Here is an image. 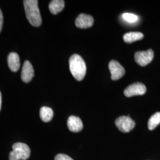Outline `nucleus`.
Segmentation results:
<instances>
[{
	"instance_id": "nucleus-1",
	"label": "nucleus",
	"mask_w": 160,
	"mask_h": 160,
	"mask_svg": "<svg viewBox=\"0 0 160 160\" xmlns=\"http://www.w3.org/2000/svg\"><path fill=\"white\" fill-rule=\"evenodd\" d=\"M23 4L29 23L34 27L40 26L42 24V17L38 7V1L24 0Z\"/></svg>"
},
{
	"instance_id": "nucleus-2",
	"label": "nucleus",
	"mask_w": 160,
	"mask_h": 160,
	"mask_svg": "<svg viewBox=\"0 0 160 160\" xmlns=\"http://www.w3.org/2000/svg\"><path fill=\"white\" fill-rule=\"evenodd\" d=\"M69 69L75 79L83 80L86 74V65L84 59L78 54L72 55L69 60Z\"/></svg>"
},
{
	"instance_id": "nucleus-3",
	"label": "nucleus",
	"mask_w": 160,
	"mask_h": 160,
	"mask_svg": "<svg viewBox=\"0 0 160 160\" xmlns=\"http://www.w3.org/2000/svg\"><path fill=\"white\" fill-rule=\"evenodd\" d=\"M12 151L9 154L10 160H26L30 157V149L26 143L17 142L12 147Z\"/></svg>"
},
{
	"instance_id": "nucleus-4",
	"label": "nucleus",
	"mask_w": 160,
	"mask_h": 160,
	"mask_svg": "<svg viewBox=\"0 0 160 160\" xmlns=\"http://www.w3.org/2000/svg\"><path fill=\"white\" fill-rule=\"evenodd\" d=\"M115 125L120 131L127 133L132 131L135 128V123L129 116H122L119 117L116 120Z\"/></svg>"
},
{
	"instance_id": "nucleus-5",
	"label": "nucleus",
	"mask_w": 160,
	"mask_h": 160,
	"mask_svg": "<svg viewBox=\"0 0 160 160\" xmlns=\"http://www.w3.org/2000/svg\"><path fill=\"white\" fill-rule=\"evenodd\" d=\"M135 60L140 66L145 67L151 62L154 58V52L152 49L146 51L137 52L135 54Z\"/></svg>"
},
{
	"instance_id": "nucleus-6",
	"label": "nucleus",
	"mask_w": 160,
	"mask_h": 160,
	"mask_svg": "<svg viewBox=\"0 0 160 160\" xmlns=\"http://www.w3.org/2000/svg\"><path fill=\"white\" fill-rule=\"evenodd\" d=\"M147 91L145 86L141 82H135L128 86L124 90V94L126 97H131L135 96L143 95Z\"/></svg>"
},
{
	"instance_id": "nucleus-7",
	"label": "nucleus",
	"mask_w": 160,
	"mask_h": 160,
	"mask_svg": "<svg viewBox=\"0 0 160 160\" xmlns=\"http://www.w3.org/2000/svg\"><path fill=\"white\" fill-rule=\"evenodd\" d=\"M109 68L111 73L112 80H119L125 74V68L118 61L112 60L109 63Z\"/></svg>"
},
{
	"instance_id": "nucleus-8",
	"label": "nucleus",
	"mask_w": 160,
	"mask_h": 160,
	"mask_svg": "<svg viewBox=\"0 0 160 160\" xmlns=\"http://www.w3.org/2000/svg\"><path fill=\"white\" fill-rule=\"evenodd\" d=\"M75 25L80 29H87L91 28L94 23V19L91 16L81 14L75 20Z\"/></svg>"
},
{
	"instance_id": "nucleus-9",
	"label": "nucleus",
	"mask_w": 160,
	"mask_h": 160,
	"mask_svg": "<svg viewBox=\"0 0 160 160\" xmlns=\"http://www.w3.org/2000/svg\"><path fill=\"white\" fill-rule=\"evenodd\" d=\"M34 77V69L29 61H26L23 64L21 73V78L23 82H29Z\"/></svg>"
},
{
	"instance_id": "nucleus-10",
	"label": "nucleus",
	"mask_w": 160,
	"mask_h": 160,
	"mask_svg": "<svg viewBox=\"0 0 160 160\" xmlns=\"http://www.w3.org/2000/svg\"><path fill=\"white\" fill-rule=\"evenodd\" d=\"M67 126L69 130L72 132H79L83 128L82 122L80 118L71 116L67 120Z\"/></svg>"
},
{
	"instance_id": "nucleus-11",
	"label": "nucleus",
	"mask_w": 160,
	"mask_h": 160,
	"mask_svg": "<svg viewBox=\"0 0 160 160\" xmlns=\"http://www.w3.org/2000/svg\"><path fill=\"white\" fill-rule=\"evenodd\" d=\"M8 65L12 72H17L20 67V58L17 53L12 52L8 56Z\"/></svg>"
},
{
	"instance_id": "nucleus-12",
	"label": "nucleus",
	"mask_w": 160,
	"mask_h": 160,
	"mask_svg": "<svg viewBox=\"0 0 160 160\" xmlns=\"http://www.w3.org/2000/svg\"><path fill=\"white\" fill-rule=\"evenodd\" d=\"M65 7V1L63 0L52 1L49 5V11L53 14H57L63 9Z\"/></svg>"
},
{
	"instance_id": "nucleus-13",
	"label": "nucleus",
	"mask_w": 160,
	"mask_h": 160,
	"mask_svg": "<svg viewBox=\"0 0 160 160\" xmlns=\"http://www.w3.org/2000/svg\"><path fill=\"white\" fill-rule=\"evenodd\" d=\"M123 40L128 43H131L143 38V34L141 32H129L123 35Z\"/></svg>"
},
{
	"instance_id": "nucleus-14",
	"label": "nucleus",
	"mask_w": 160,
	"mask_h": 160,
	"mask_svg": "<svg viewBox=\"0 0 160 160\" xmlns=\"http://www.w3.org/2000/svg\"><path fill=\"white\" fill-rule=\"evenodd\" d=\"M53 112L52 109L48 107H42L40 110V117L44 122H48L52 119Z\"/></svg>"
},
{
	"instance_id": "nucleus-15",
	"label": "nucleus",
	"mask_w": 160,
	"mask_h": 160,
	"mask_svg": "<svg viewBox=\"0 0 160 160\" xmlns=\"http://www.w3.org/2000/svg\"><path fill=\"white\" fill-rule=\"evenodd\" d=\"M160 123V112H157L151 116L148 122V127L150 131L154 130Z\"/></svg>"
},
{
	"instance_id": "nucleus-16",
	"label": "nucleus",
	"mask_w": 160,
	"mask_h": 160,
	"mask_svg": "<svg viewBox=\"0 0 160 160\" xmlns=\"http://www.w3.org/2000/svg\"><path fill=\"white\" fill-rule=\"evenodd\" d=\"M122 18L125 21H126V22L129 23H135L139 20V17H138L137 15L132 13H129V12L123 14Z\"/></svg>"
},
{
	"instance_id": "nucleus-17",
	"label": "nucleus",
	"mask_w": 160,
	"mask_h": 160,
	"mask_svg": "<svg viewBox=\"0 0 160 160\" xmlns=\"http://www.w3.org/2000/svg\"><path fill=\"white\" fill-rule=\"evenodd\" d=\"M55 160H74L67 155L59 154L56 155L55 157Z\"/></svg>"
},
{
	"instance_id": "nucleus-18",
	"label": "nucleus",
	"mask_w": 160,
	"mask_h": 160,
	"mask_svg": "<svg viewBox=\"0 0 160 160\" xmlns=\"http://www.w3.org/2000/svg\"><path fill=\"white\" fill-rule=\"evenodd\" d=\"M2 24H3V16H2V13L1 12V10L0 9V32L2 30Z\"/></svg>"
},
{
	"instance_id": "nucleus-19",
	"label": "nucleus",
	"mask_w": 160,
	"mask_h": 160,
	"mask_svg": "<svg viewBox=\"0 0 160 160\" xmlns=\"http://www.w3.org/2000/svg\"><path fill=\"white\" fill-rule=\"evenodd\" d=\"M1 104H2V96H1V93L0 92V110L1 109Z\"/></svg>"
}]
</instances>
